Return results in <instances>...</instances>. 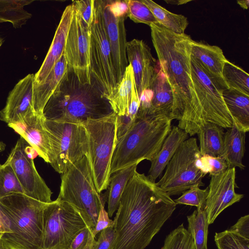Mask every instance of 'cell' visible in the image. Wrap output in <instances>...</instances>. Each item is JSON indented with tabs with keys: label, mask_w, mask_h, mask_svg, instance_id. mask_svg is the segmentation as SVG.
<instances>
[{
	"label": "cell",
	"mask_w": 249,
	"mask_h": 249,
	"mask_svg": "<svg viewBox=\"0 0 249 249\" xmlns=\"http://www.w3.org/2000/svg\"><path fill=\"white\" fill-rule=\"evenodd\" d=\"M71 4L74 10L90 29L93 18L94 0H75Z\"/></svg>",
	"instance_id": "40"
},
{
	"label": "cell",
	"mask_w": 249,
	"mask_h": 249,
	"mask_svg": "<svg viewBox=\"0 0 249 249\" xmlns=\"http://www.w3.org/2000/svg\"><path fill=\"white\" fill-rule=\"evenodd\" d=\"M138 165V163L134 164L111 175L107 195V212L109 217L117 211L122 195L128 181L137 171Z\"/></svg>",
	"instance_id": "28"
},
{
	"label": "cell",
	"mask_w": 249,
	"mask_h": 249,
	"mask_svg": "<svg viewBox=\"0 0 249 249\" xmlns=\"http://www.w3.org/2000/svg\"><path fill=\"white\" fill-rule=\"evenodd\" d=\"M166 3L172 4L175 5H181L186 4L189 2H190L191 0H164Z\"/></svg>",
	"instance_id": "48"
},
{
	"label": "cell",
	"mask_w": 249,
	"mask_h": 249,
	"mask_svg": "<svg viewBox=\"0 0 249 249\" xmlns=\"http://www.w3.org/2000/svg\"><path fill=\"white\" fill-rule=\"evenodd\" d=\"M32 149L20 136L6 161L13 168L24 195L40 202L49 203L52 202V192L36 170Z\"/></svg>",
	"instance_id": "13"
},
{
	"label": "cell",
	"mask_w": 249,
	"mask_h": 249,
	"mask_svg": "<svg viewBox=\"0 0 249 249\" xmlns=\"http://www.w3.org/2000/svg\"><path fill=\"white\" fill-rule=\"evenodd\" d=\"M74 208L87 226L94 230L103 202L95 187L88 159L84 156L71 165L61 176L57 197Z\"/></svg>",
	"instance_id": "6"
},
{
	"label": "cell",
	"mask_w": 249,
	"mask_h": 249,
	"mask_svg": "<svg viewBox=\"0 0 249 249\" xmlns=\"http://www.w3.org/2000/svg\"><path fill=\"white\" fill-rule=\"evenodd\" d=\"M222 74L229 89L249 95V75L244 70L227 60L224 64Z\"/></svg>",
	"instance_id": "33"
},
{
	"label": "cell",
	"mask_w": 249,
	"mask_h": 249,
	"mask_svg": "<svg viewBox=\"0 0 249 249\" xmlns=\"http://www.w3.org/2000/svg\"><path fill=\"white\" fill-rule=\"evenodd\" d=\"M149 88L152 91L150 104L147 110L142 116L162 115L173 120V93L160 65Z\"/></svg>",
	"instance_id": "22"
},
{
	"label": "cell",
	"mask_w": 249,
	"mask_h": 249,
	"mask_svg": "<svg viewBox=\"0 0 249 249\" xmlns=\"http://www.w3.org/2000/svg\"><path fill=\"white\" fill-rule=\"evenodd\" d=\"M0 249H9L5 243L0 238Z\"/></svg>",
	"instance_id": "50"
},
{
	"label": "cell",
	"mask_w": 249,
	"mask_h": 249,
	"mask_svg": "<svg viewBox=\"0 0 249 249\" xmlns=\"http://www.w3.org/2000/svg\"><path fill=\"white\" fill-rule=\"evenodd\" d=\"M126 54L132 66L138 96L148 89L157 73L159 62L153 56L150 49L142 40L127 42Z\"/></svg>",
	"instance_id": "17"
},
{
	"label": "cell",
	"mask_w": 249,
	"mask_h": 249,
	"mask_svg": "<svg viewBox=\"0 0 249 249\" xmlns=\"http://www.w3.org/2000/svg\"><path fill=\"white\" fill-rule=\"evenodd\" d=\"M187 231L193 238L196 249H207L208 218L204 209H196L187 216Z\"/></svg>",
	"instance_id": "32"
},
{
	"label": "cell",
	"mask_w": 249,
	"mask_h": 249,
	"mask_svg": "<svg viewBox=\"0 0 249 249\" xmlns=\"http://www.w3.org/2000/svg\"><path fill=\"white\" fill-rule=\"evenodd\" d=\"M34 0H0V23L9 22L14 28H21L32 15L24 7Z\"/></svg>",
	"instance_id": "31"
},
{
	"label": "cell",
	"mask_w": 249,
	"mask_h": 249,
	"mask_svg": "<svg viewBox=\"0 0 249 249\" xmlns=\"http://www.w3.org/2000/svg\"><path fill=\"white\" fill-rule=\"evenodd\" d=\"M172 119L166 116H137L115 148L110 175L144 160L151 161L171 130Z\"/></svg>",
	"instance_id": "4"
},
{
	"label": "cell",
	"mask_w": 249,
	"mask_h": 249,
	"mask_svg": "<svg viewBox=\"0 0 249 249\" xmlns=\"http://www.w3.org/2000/svg\"><path fill=\"white\" fill-rule=\"evenodd\" d=\"M128 6L127 16L135 23H142L149 26L158 22L149 8L142 0H125Z\"/></svg>",
	"instance_id": "37"
},
{
	"label": "cell",
	"mask_w": 249,
	"mask_h": 249,
	"mask_svg": "<svg viewBox=\"0 0 249 249\" xmlns=\"http://www.w3.org/2000/svg\"><path fill=\"white\" fill-rule=\"evenodd\" d=\"M109 9L117 17H127L128 6L125 0H107Z\"/></svg>",
	"instance_id": "46"
},
{
	"label": "cell",
	"mask_w": 249,
	"mask_h": 249,
	"mask_svg": "<svg viewBox=\"0 0 249 249\" xmlns=\"http://www.w3.org/2000/svg\"><path fill=\"white\" fill-rule=\"evenodd\" d=\"M90 29L73 9V14L68 33L65 55L68 68L79 81L91 83L90 71Z\"/></svg>",
	"instance_id": "14"
},
{
	"label": "cell",
	"mask_w": 249,
	"mask_h": 249,
	"mask_svg": "<svg viewBox=\"0 0 249 249\" xmlns=\"http://www.w3.org/2000/svg\"><path fill=\"white\" fill-rule=\"evenodd\" d=\"M113 227L106 228L99 232L94 249H113L116 238Z\"/></svg>",
	"instance_id": "42"
},
{
	"label": "cell",
	"mask_w": 249,
	"mask_h": 249,
	"mask_svg": "<svg viewBox=\"0 0 249 249\" xmlns=\"http://www.w3.org/2000/svg\"><path fill=\"white\" fill-rule=\"evenodd\" d=\"M15 193L23 194V191L13 168L5 161L0 164V198Z\"/></svg>",
	"instance_id": "34"
},
{
	"label": "cell",
	"mask_w": 249,
	"mask_h": 249,
	"mask_svg": "<svg viewBox=\"0 0 249 249\" xmlns=\"http://www.w3.org/2000/svg\"><path fill=\"white\" fill-rule=\"evenodd\" d=\"M95 237L92 230L86 227L76 236L69 249H94Z\"/></svg>",
	"instance_id": "41"
},
{
	"label": "cell",
	"mask_w": 249,
	"mask_h": 249,
	"mask_svg": "<svg viewBox=\"0 0 249 249\" xmlns=\"http://www.w3.org/2000/svg\"><path fill=\"white\" fill-rule=\"evenodd\" d=\"M152 41L160 69L174 97L173 118L178 126L192 136L198 130L199 107L192 79L191 52L193 40L159 24L150 26Z\"/></svg>",
	"instance_id": "2"
},
{
	"label": "cell",
	"mask_w": 249,
	"mask_h": 249,
	"mask_svg": "<svg viewBox=\"0 0 249 249\" xmlns=\"http://www.w3.org/2000/svg\"><path fill=\"white\" fill-rule=\"evenodd\" d=\"M5 147V145L2 142H0V153L3 151Z\"/></svg>",
	"instance_id": "51"
},
{
	"label": "cell",
	"mask_w": 249,
	"mask_h": 249,
	"mask_svg": "<svg viewBox=\"0 0 249 249\" xmlns=\"http://www.w3.org/2000/svg\"><path fill=\"white\" fill-rule=\"evenodd\" d=\"M191 64L199 107L198 129L207 123L215 124L223 128L231 127L232 120L223 98V89L199 61L191 56Z\"/></svg>",
	"instance_id": "12"
},
{
	"label": "cell",
	"mask_w": 249,
	"mask_h": 249,
	"mask_svg": "<svg viewBox=\"0 0 249 249\" xmlns=\"http://www.w3.org/2000/svg\"><path fill=\"white\" fill-rule=\"evenodd\" d=\"M90 32L91 80L107 99L114 91L117 83L111 47L104 23L102 0H94Z\"/></svg>",
	"instance_id": "8"
},
{
	"label": "cell",
	"mask_w": 249,
	"mask_h": 249,
	"mask_svg": "<svg viewBox=\"0 0 249 249\" xmlns=\"http://www.w3.org/2000/svg\"><path fill=\"white\" fill-rule=\"evenodd\" d=\"M102 6L106 31L111 47L116 80L118 84L128 65L124 26V19L126 17L115 16L109 9L107 0H102Z\"/></svg>",
	"instance_id": "18"
},
{
	"label": "cell",
	"mask_w": 249,
	"mask_h": 249,
	"mask_svg": "<svg viewBox=\"0 0 249 249\" xmlns=\"http://www.w3.org/2000/svg\"><path fill=\"white\" fill-rule=\"evenodd\" d=\"M235 168H228L223 173L211 176L205 211L209 225L227 208L238 202L244 195L235 192Z\"/></svg>",
	"instance_id": "15"
},
{
	"label": "cell",
	"mask_w": 249,
	"mask_h": 249,
	"mask_svg": "<svg viewBox=\"0 0 249 249\" xmlns=\"http://www.w3.org/2000/svg\"><path fill=\"white\" fill-rule=\"evenodd\" d=\"M73 14V8L71 4L63 12L48 52L40 69L35 74V83L39 84L43 82L65 53L67 37Z\"/></svg>",
	"instance_id": "20"
},
{
	"label": "cell",
	"mask_w": 249,
	"mask_h": 249,
	"mask_svg": "<svg viewBox=\"0 0 249 249\" xmlns=\"http://www.w3.org/2000/svg\"><path fill=\"white\" fill-rule=\"evenodd\" d=\"M176 205L156 182L136 171L122 195L113 220V249H145Z\"/></svg>",
	"instance_id": "1"
},
{
	"label": "cell",
	"mask_w": 249,
	"mask_h": 249,
	"mask_svg": "<svg viewBox=\"0 0 249 249\" xmlns=\"http://www.w3.org/2000/svg\"><path fill=\"white\" fill-rule=\"evenodd\" d=\"M44 123L50 133L53 149L50 164L55 171L62 174L71 165L88 156V137L82 124L45 119Z\"/></svg>",
	"instance_id": "11"
},
{
	"label": "cell",
	"mask_w": 249,
	"mask_h": 249,
	"mask_svg": "<svg viewBox=\"0 0 249 249\" xmlns=\"http://www.w3.org/2000/svg\"><path fill=\"white\" fill-rule=\"evenodd\" d=\"M151 10L158 24L177 34H183L188 25L187 18L173 13L151 0H142Z\"/></svg>",
	"instance_id": "30"
},
{
	"label": "cell",
	"mask_w": 249,
	"mask_h": 249,
	"mask_svg": "<svg viewBox=\"0 0 249 249\" xmlns=\"http://www.w3.org/2000/svg\"><path fill=\"white\" fill-rule=\"evenodd\" d=\"M140 100L135 84L134 75L132 78L131 95L130 100L128 114L131 118L135 121L139 110Z\"/></svg>",
	"instance_id": "44"
},
{
	"label": "cell",
	"mask_w": 249,
	"mask_h": 249,
	"mask_svg": "<svg viewBox=\"0 0 249 249\" xmlns=\"http://www.w3.org/2000/svg\"><path fill=\"white\" fill-rule=\"evenodd\" d=\"M116 123L117 115L114 112L101 119L88 120L81 123L88 134L87 157L95 187L99 194L109 186L111 160L117 143Z\"/></svg>",
	"instance_id": "7"
},
{
	"label": "cell",
	"mask_w": 249,
	"mask_h": 249,
	"mask_svg": "<svg viewBox=\"0 0 249 249\" xmlns=\"http://www.w3.org/2000/svg\"><path fill=\"white\" fill-rule=\"evenodd\" d=\"M3 43V39L0 36V47L1 46Z\"/></svg>",
	"instance_id": "52"
},
{
	"label": "cell",
	"mask_w": 249,
	"mask_h": 249,
	"mask_svg": "<svg viewBox=\"0 0 249 249\" xmlns=\"http://www.w3.org/2000/svg\"><path fill=\"white\" fill-rule=\"evenodd\" d=\"M86 227L79 212L68 203L57 198L47 203L43 214L44 249H69Z\"/></svg>",
	"instance_id": "10"
},
{
	"label": "cell",
	"mask_w": 249,
	"mask_h": 249,
	"mask_svg": "<svg viewBox=\"0 0 249 249\" xmlns=\"http://www.w3.org/2000/svg\"><path fill=\"white\" fill-rule=\"evenodd\" d=\"M191 56L199 61L223 90L229 89L222 74L223 67L227 59L220 48L194 40Z\"/></svg>",
	"instance_id": "21"
},
{
	"label": "cell",
	"mask_w": 249,
	"mask_h": 249,
	"mask_svg": "<svg viewBox=\"0 0 249 249\" xmlns=\"http://www.w3.org/2000/svg\"><path fill=\"white\" fill-rule=\"evenodd\" d=\"M222 96L232 122L241 130L249 131V95L239 91L228 89Z\"/></svg>",
	"instance_id": "26"
},
{
	"label": "cell",
	"mask_w": 249,
	"mask_h": 249,
	"mask_svg": "<svg viewBox=\"0 0 249 249\" xmlns=\"http://www.w3.org/2000/svg\"><path fill=\"white\" fill-rule=\"evenodd\" d=\"M43 115L34 113L17 124H8L30 144L44 160L51 163L53 149L50 133L44 123Z\"/></svg>",
	"instance_id": "19"
},
{
	"label": "cell",
	"mask_w": 249,
	"mask_h": 249,
	"mask_svg": "<svg viewBox=\"0 0 249 249\" xmlns=\"http://www.w3.org/2000/svg\"><path fill=\"white\" fill-rule=\"evenodd\" d=\"M47 204L21 193L0 198L11 231L0 239L9 249H44L43 214Z\"/></svg>",
	"instance_id": "5"
},
{
	"label": "cell",
	"mask_w": 249,
	"mask_h": 249,
	"mask_svg": "<svg viewBox=\"0 0 249 249\" xmlns=\"http://www.w3.org/2000/svg\"><path fill=\"white\" fill-rule=\"evenodd\" d=\"M201 156L196 139L188 138L177 149L157 185L170 196L182 194L194 186H203L205 175L196 165Z\"/></svg>",
	"instance_id": "9"
},
{
	"label": "cell",
	"mask_w": 249,
	"mask_h": 249,
	"mask_svg": "<svg viewBox=\"0 0 249 249\" xmlns=\"http://www.w3.org/2000/svg\"><path fill=\"white\" fill-rule=\"evenodd\" d=\"M208 192V187L202 189L198 186H194L174 201L176 205H190L196 206L197 209H204Z\"/></svg>",
	"instance_id": "38"
},
{
	"label": "cell",
	"mask_w": 249,
	"mask_h": 249,
	"mask_svg": "<svg viewBox=\"0 0 249 249\" xmlns=\"http://www.w3.org/2000/svg\"><path fill=\"white\" fill-rule=\"evenodd\" d=\"M67 70L68 64L64 54L43 82L39 84L34 82L33 105L37 114L43 115L46 103L60 83Z\"/></svg>",
	"instance_id": "24"
},
{
	"label": "cell",
	"mask_w": 249,
	"mask_h": 249,
	"mask_svg": "<svg viewBox=\"0 0 249 249\" xmlns=\"http://www.w3.org/2000/svg\"><path fill=\"white\" fill-rule=\"evenodd\" d=\"M237 3L242 8L244 9H248L249 6V0H237Z\"/></svg>",
	"instance_id": "49"
},
{
	"label": "cell",
	"mask_w": 249,
	"mask_h": 249,
	"mask_svg": "<svg viewBox=\"0 0 249 249\" xmlns=\"http://www.w3.org/2000/svg\"><path fill=\"white\" fill-rule=\"evenodd\" d=\"M240 235L249 239V215L241 217L229 229Z\"/></svg>",
	"instance_id": "45"
},
{
	"label": "cell",
	"mask_w": 249,
	"mask_h": 249,
	"mask_svg": "<svg viewBox=\"0 0 249 249\" xmlns=\"http://www.w3.org/2000/svg\"><path fill=\"white\" fill-rule=\"evenodd\" d=\"M214 241L217 249H249V239L229 229L215 232Z\"/></svg>",
	"instance_id": "36"
},
{
	"label": "cell",
	"mask_w": 249,
	"mask_h": 249,
	"mask_svg": "<svg viewBox=\"0 0 249 249\" xmlns=\"http://www.w3.org/2000/svg\"><path fill=\"white\" fill-rule=\"evenodd\" d=\"M113 112L108 100L93 81L90 84L81 83L68 68L46 103L43 115L48 120L81 124L88 120L104 118Z\"/></svg>",
	"instance_id": "3"
},
{
	"label": "cell",
	"mask_w": 249,
	"mask_h": 249,
	"mask_svg": "<svg viewBox=\"0 0 249 249\" xmlns=\"http://www.w3.org/2000/svg\"><path fill=\"white\" fill-rule=\"evenodd\" d=\"M34 82L35 74H29L15 86L0 111L1 121L8 124H17L36 112L33 105Z\"/></svg>",
	"instance_id": "16"
},
{
	"label": "cell",
	"mask_w": 249,
	"mask_h": 249,
	"mask_svg": "<svg viewBox=\"0 0 249 249\" xmlns=\"http://www.w3.org/2000/svg\"><path fill=\"white\" fill-rule=\"evenodd\" d=\"M160 249H196L192 237L182 223L166 236Z\"/></svg>",
	"instance_id": "35"
},
{
	"label": "cell",
	"mask_w": 249,
	"mask_h": 249,
	"mask_svg": "<svg viewBox=\"0 0 249 249\" xmlns=\"http://www.w3.org/2000/svg\"><path fill=\"white\" fill-rule=\"evenodd\" d=\"M133 75L132 66L128 64L121 81L117 84L114 91L107 98L113 112L117 116H124L128 114Z\"/></svg>",
	"instance_id": "29"
},
{
	"label": "cell",
	"mask_w": 249,
	"mask_h": 249,
	"mask_svg": "<svg viewBox=\"0 0 249 249\" xmlns=\"http://www.w3.org/2000/svg\"><path fill=\"white\" fill-rule=\"evenodd\" d=\"M224 128L212 123L201 126L196 134L199 141V151L201 156L221 157L223 154Z\"/></svg>",
	"instance_id": "27"
},
{
	"label": "cell",
	"mask_w": 249,
	"mask_h": 249,
	"mask_svg": "<svg viewBox=\"0 0 249 249\" xmlns=\"http://www.w3.org/2000/svg\"><path fill=\"white\" fill-rule=\"evenodd\" d=\"M197 167L206 175H216L225 172L228 168L226 161L221 157L201 156L196 160Z\"/></svg>",
	"instance_id": "39"
},
{
	"label": "cell",
	"mask_w": 249,
	"mask_h": 249,
	"mask_svg": "<svg viewBox=\"0 0 249 249\" xmlns=\"http://www.w3.org/2000/svg\"><path fill=\"white\" fill-rule=\"evenodd\" d=\"M105 203L103 202L101 206L96 224L92 231L95 236L104 229L114 227V221L109 218L108 213L105 209Z\"/></svg>",
	"instance_id": "43"
},
{
	"label": "cell",
	"mask_w": 249,
	"mask_h": 249,
	"mask_svg": "<svg viewBox=\"0 0 249 249\" xmlns=\"http://www.w3.org/2000/svg\"><path fill=\"white\" fill-rule=\"evenodd\" d=\"M8 217L0 208V238L5 234L11 232Z\"/></svg>",
	"instance_id": "47"
},
{
	"label": "cell",
	"mask_w": 249,
	"mask_h": 249,
	"mask_svg": "<svg viewBox=\"0 0 249 249\" xmlns=\"http://www.w3.org/2000/svg\"><path fill=\"white\" fill-rule=\"evenodd\" d=\"M188 138L189 135L184 130L178 126L172 127L159 152L151 161V166L147 176L149 180L156 182L155 181L162 174L177 149Z\"/></svg>",
	"instance_id": "23"
},
{
	"label": "cell",
	"mask_w": 249,
	"mask_h": 249,
	"mask_svg": "<svg viewBox=\"0 0 249 249\" xmlns=\"http://www.w3.org/2000/svg\"><path fill=\"white\" fill-rule=\"evenodd\" d=\"M246 133L232 122L231 127L224 133L223 154L221 157L227 162L229 168L238 167L244 170L242 160L245 152Z\"/></svg>",
	"instance_id": "25"
}]
</instances>
